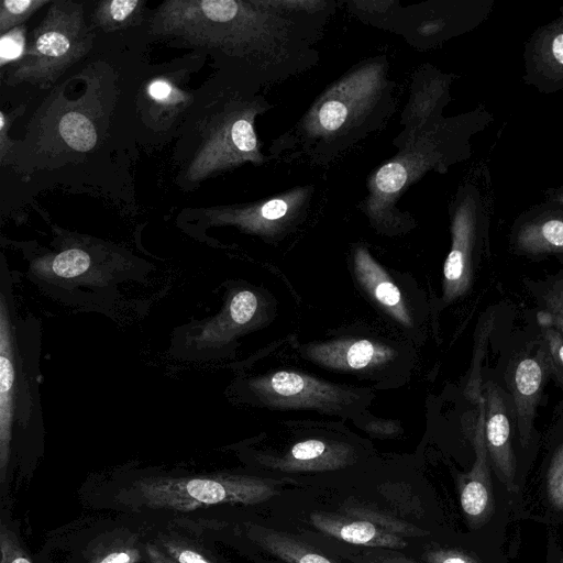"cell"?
I'll use <instances>...</instances> for the list:
<instances>
[{
	"label": "cell",
	"instance_id": "cell-23",
	"mask_svg": "<svg viewBox=\"0 0 563 563\" xmlns=\"http://www.w3.org/2000/svg\"><path fill=\"white\" fill-rule=\"evenodd\" d=\"M144 1L106 0L95 10V20L103 31H115L131 25L141 14Z\"/></svg>",
	"mask_w": 563,
	"mask_h": 563
},
{
	"label": "cell",
	"instance_id": "cell-22",
	"mask_svg": "<svg viewBox=\"0 0 563 563\" xmlns=\"http://www.w3.org/2000/svg\"><path fill=\"white\" fill-rule=\"evenodd\" d=\"M341 510L343 515L367 520L383 530L402 538L428 534V531L368 504L349 500L341 507Z\"/></svg>",
	"mask_w": 563,
	"mask_h": 563
},
{
	"label": "cell",
	"instance_id": "cell-13",
	"mask_svg": "<svg viewBox=\"0 0 563 563\" xmlns=\"http://www.w3.org/2000/svg\"><path fill=\"white\" fill-rule=\"evenodd\" d=\"M258 463L280 472H324L346 467L354 461V450L346 443L306 439L277 454H260Z\"/></svg>",
	"mask_w": 563,
	"mask_h": 563
},
{
	"label": "cell",
	"instance_id": "cell-38",
	"mask_svg": "<svg viewBox=\"0 0 563 563\" xmlns=\"http://www.w3.org/2000/svg\"><path fill=\"white\" fill-rule=\"evenodd\" d=\"M144 554L151 563H178L162 548L155 545L154 543H147L144 545Z\"/></svg>",
	"mask_w": 563,
	"mask_h": 563
},
{
	"label": "cell",
	"instance_id": "cell-37",
	"mask_svg": "<svg viewBox=\"0 0 563 563\" xmlns=\"http://www.w3.org/2000/svg\"><path fill=\"white\" fill-rule=\"evenodd\" d=\"M151 98L156 102L167 103L169 100H175V88L166 80L158 79L151 82L148 88Z\"/></svg>",
	"mask_w": 563,
	"mask_h": 563
},
{
	"label": "cell",
	"instance_id": "cell-39",
	"mask_svg": "<svg viewBox=\"0 0 563 563\" xmlns=\"http://www.w3.org/2000/svg\"><path fill=\"white\" fill-rule=\"evenodd\" d=\"M558 563H563V556H562V559Z\"/></svg>",
	"mask_w": 563,
	"mask_h": 563
},
{
	"label": "cell",
	"instance_id": "cell-16",
	"mask_svg": "<svg viewBox=\"0 0 563 563\" xmlns=\"http://www.w3.org/2000/svg\"><path fill=\"white\" fill-rule=\"evenodd\" d=\"M307 358L320 366L345 372H357L391 361L395 350L367 339H339L305 346Z\"/></svg>",
	"mask_w": 563,
	"mask_h": 563
},
{
	"label": "cell",
	"instance_id": "cell-2",
	"mask_svg": "<svg viewBox=\"0 0 563 563\" xmlns=\"http://www.w3.org/2000/svg\"><path fill=\"white\" fill-rule=\"evenodd\" d=\"M394 81L388 63L378 56L363 60L332 82L295 126L275 140L274 155L290 152L324 165L384 126L395 111Z\"/></svg>",
	"mask_w": 563,
	"mask_h": 563
},
{
	"label": "cell",
	"instance_id": "cell-31",
	"mask_svg": "<svg viewBox=\"0 0 563 563\" xmlns=\"http://www.w3.org/2000/svg\"><path fill=\"white\" fill-rule=\"evenodd\" d=\"M347 558L354 563H418L395 549L385 548H369Z\"/></svg>",
	"mask_w": 563,
	"mask_h": 563
},
{
	"label": "cell",
	"instance_id": "cell-8",
	"mask_svg": "<svg viewBox=\"0 0 563 563\" xmlns=\"http://www.w3.org/2000/svg\"><path fill=\"white\" fill-rule=\"evenodd\" d=\"M312 197V185L299 186L263 201L212 208L206 213L213 224L235 225L251 233L273 236L303 220Z\"/></svg>",
	"mask_w": 563,
	"mask_h": 563
},
{
	"label": "cell",
	"instance_id": "cell-28",
	"mask_svg": "<svg viewBox=\"0 0 563 563\" xmlns=\"http://www.w3.org/2000/svg\"><path fill=\"white\" fill-rule=\"evenodd\" d=\"M140 549L132 539L119 540L102 548L87 563H139Z\"/></svg>",
	"mask_w": 563,
	"mask_h": 563
},
{
	"label": "cell",
	"instance_id": "cell-27",
	"mask_svg": "<svg viewBox=\"0 0 563 563\" xmlns=\"http://www.w3.org/2000/svg\"><path fill=\"white\" fill-rule=\"evenodd\" d=\"M91 260L81 249L65 250L55 255L49 264L56 277L74 278L88 271Z\"/></svg>",
	"mask_w": 563,
	"mask_h": 563
},
{
	"label": "cell",
	"instance_id": "cell-11",
	"mask_svg": "<svg viewBox=\"0 0 563 563\" xmlns=\"http://www.w3.org/2000/svg\"><path fill=\"white\" fill-rule=\"evenodd\" d=\"M475 205L462 197L452 219V243L443 265V297L451 302L463 296L472 284V257L476 236Z\"/></svg>",
	"mask_w": 563,
	"mask_h": 563
},
{
	"label": "cell",
	"instance_id": "cell-25",
	"mask_svg": "<svg viewBox=\"0 0 563 563\" xmlns=\"http://www.w3.org/2000/svg\"><path fill=\"white\" fill-rule=\"evenodd\" d=\"M543 310L538 314L542 328H554L563 334V275L542 296Z\"/></svg>",
	"mask_w": 563,
	"mask_h": 563
},
{
	"label": "cell",
	"instance_id": "cell-29",
	"mask_svg": "<svg viewBox=\"0 0 563 563\" xmlns=\"http://www.w3.org/2000/svg\"><path fill=\"white\" fill-rule=\"evenodd\" d=\"M548 500L556 510L563 511V443L555 450L547 472Z\"/></svg>",
	"mask_w": 563,
	"mask_h": 563
},
{
	"label": "cell",
	"instance_id": "cell-35",
	"mask_svg": "<svg viewBox=\"0 0 563 563\" xmlns=\"http://www.w3.org/2000/svg\"><path fill=\"white\" fill-rule=\"evenodd\" d=\"M545 62L554 70H563V26L552 31L545 43Z\"/></svg>",
	"mask_w": 563,
	"mask_h": 563
},
{
	"label": "cell",
	"instance_id": "cell-21",
	"mask_svg": "<svg viewBox=\"0 0 563 563\" xmlns=\"http://www.w3.org/2000/svg\"><path fill=\"white\" fill-rule=\"evenodd\" d=\"M516 243L528 254L563 253V219L539 220L525 225Z\"/></svg>",
	"mask_w": 563,
	"mask_h": 563
},
{
	"label": "cell",
	"instance_id": "cell-7",
	"mask_svg": "<svg viewBox=\"0 0 563 563\" xmlns=\"http://www.w3.org/2000/svg\"><path fill=\"white\" fill-rule=\"evenodd\" d=\"M0 296V479L3 483L11 456L14 426L25 428L34 409L29 373L13 321L10 287L4 285L3 278Z\"/></svg>",
	"mask_w": 563,
	"mask_h": 563
},
{
	"label": "cell",
	"instance_id": "cell-12",
	"mask_svg": "<svg viewBox=\"0 0 563 563\" xmlns=\"http://www.w3.org/2000/svg\"><path fill=\"white\" fill-rule=\"evenodd\" d=\"M477 406L478 417L474 434L475 462L472 470L463 475L460 481V503L471 528L483 526L495 510L489 457L484 439V396L477 402Z\"/></svg>",
	"mask_w": 563,
	"mask_h": 563
},
{
	"label": "cell",
	"instance_id": "cell-3",
	"mask_svg": "<svg viewBox=\"0 0 563 563\" xmlns=\"http://www.w3.org/2000/svg\"><path fill=\"white\" fill-rule=\"evenodd\" d=\"M269 109L263 96L232 79L201 124L198 144L185 167L186 180L198 183L244 163L263 164L266 157L254 122Z\"/></svg>",
	"mask_w": 563,
	"mask_h": 563
},
{
	"label": "cell",
	"instance_id": "cell-18",
	"mask_svg": "<svg viewBox=\"0 0 563 563\" xmlns=\"http://www.w3.org/2000/svg\"><path fill=\"white\" fill-rule=\"evenodd\" d=\"M353 262L358 282L374 300L398 322L406 327L411 325V318L399 288L368 251L357 247Z\"/></svg>",
	"mask_w": 563,
	"mask_h": 563
},
{
	"label": "cell",
	"instance_id": "cell-1",
	"mask_svg": "<svg viewBox=\"0 0 563 563\" xmlns=\"http://www.w3.org/2000/svg\"><path fill=\"white\" fill-rule=\"evenodd\" d=\"M324 0H189L180 8L181 42L205 47L258 92L314 66L317 44L334 11Z\"/></svg>",
	"mask_w": 563,
	"mask_h": 563
},
{
	"label": "cell",
	"instance_id": "cell-36",
	"mask_svg": "<svg viewBox=\"0 0 563 563\" xmlns=\"http://www.w3.org/2000/svg\"><path fill=\"white\" fill-rule=\"evenodd\" d=\"M545 347L558 365L563 368V334L554 328H542Z\"/></svg>",
	"mask_w": 563,
	"mask_h": 563
},
{
	"label": "cell",
	"instance_id": "cell-34",
	"mask_svg": "<svg viewBox=\"0 0 563 563\" xmlns=\"http://www.w3.org/2000/svg\"><path fill=\"white\" fill-rule=\"evenodd\" d=\"M426 563H481L474 556L456 549L433 548L422 554Z\"/></svg>",
	"mask_w": 563,
	"mask_h": 563
},
{
	"label": "cell",
	"instance_id": "cell-17",
	"mask_svg": "<svg viewBox=\"0 0 563 563\" xmlns=\"http://www.w3.org/2000/svg\"><path fill=\"white\" fill-rule=\"evenodd\" d=\"M310 521L323 533L350 544L395 550L407 545L402 537L351 516L314 511L310 514Z\"/></svg>",
	"mask_w": 563,
	"mask_h": 563
},
{
	"label": "cell",
	"instance_id": "cell-6",
	"mask_svg": "<svg viewBox=\"0 0 563 563\" xmlns=\"http://www.w3.org/2000/svg\"><path fill=\"white\" fill-rule=\"evenodd\" d=\"M453 123L443 120L398 150L380 166L367 183V197L363 211L383 229L408 222L395 203L410 185L424 173L445 167L453 144Z\"/></svg>",
	"mask_w": 563,
	"mask_h": 563
},
{
	"label": "cell",
	"instance_id": "cell-32",
	"mask_svg": "<svg viewBox=\"0 0 563 563\" xmlns=\"http://www.w3.org/2000/svg\"><path fill=\"white\" fill-rule=\"evenodd\" d=\"M26 48L24 30L15 27L1 35L0 40V62L1 66L12 60H19Z\"/></svg>",
	"mask_w": 563,
	"mask_h": 563
},
{
	"label": "cell",
	"instance_id": "cell-20",
	"mask_svg": "<svg viewBox=\"0 0 563 563\" xmlns=\"http://www.w3.org/2000/svg\"><path fill=\"white\" fill-rule=\"evenodd\" d=\"M258 300L254 292L241 290L230 300L228 309L219 320L208 323L197 340L202 343H214L220 341L227 333L229 327H242L250 322L256 313Z\"/></svg>",
	"mask_w": 563,
	"mask_h": 563
},
{
	"label": "cell",
	"instance_id": "cell-26",
	"mask_svg": "<svg viewBox=\"0 0 563 563\" xmlns=\"http://www.w3.org/2000/svg\"><path fill=\"white\" fill-rule=\"evenodd\" d=\"M48 0H3L0 4L1 35L18 27Z\"/></svg>",
	"mask_w": 563,
	"mask_h": 563
},
{
	"label": "cell",
	"instance_id": "cell-24",
	"mask_svg": "<svg viewBox=\"0 0 563 563\" xmlns=\"http://www.w3.org/2000/svg\"><path fill=\"white\" fill-rule=\"evenodd\" d=\"M64 141L77 151L91 150L97 141L92 123L80 113L70 112L63 117L59 124Z\"/></svg>",
	"mask_w": 563,
	"mask_h": 563
},
{
	"label": "cell",
	"instance_id": "cell-5",
	"mask_svg": "<svg viewBox=\"0 0 563 563\" xmlns=\"http://www.w3.org/2000/svg\"><path fill=\"white\" fill-rule=\"evenodd\" d=\"M92 33L84 9L70 1H54L34 30L23 56L12 66L7 84L47 86L88 53Z\"/></svg>",
	"mask_w": 563,
	"mask_h": 563
},
{
	"label": "cell",
	"instance_id": "cell-19",
	"mask_svg": "<svg viewBox=\"0 0 563 563\" xmlns=\"http://www.w3.org/2000/svg\"><path fill=\"white\" fill-rule=\"evenodd\" d=\"M246 534L267 553L286 563H340L288 532L246 523Z\"/></svg>",
	"mask_w": 563,
	"mask_h": 563
},
{
	"label": "cell",
	"instance_id": "cell-4",
	"mask_svg": "<svg viewBox=\"0 0 563 563\" xmlns=\"http://www.w3.org/2000/svg\"><path fill=\"white\" fill-rule=\"evenodd\" d=\"M280 482L240 474L150 476L121 493L122 500L152 510L191 511L223 504L255 505L279 494Z\"/></svg>",
	"mask_w": 563,
	"mask_h": 563
},
{
	"label": "cell",
	"instance_id": "cell-10",
	"mask_svg": "<svg viewBox=\"0 0 563 563\" xmlns=\"http://www.w3.org/2000/svg\"><path fill=\"white\" fill-rule=\"evenodd\" d=\"M448 97V79L434 69H419L413 77L408 102L401 114L404 129L394 139L398 150L430 130L441 120V111Z\"/></svg>",
	"mask_w": 563,
	"mask_h": 563
},
{
	"label": "cell",
	"instance_id": "cell-33",
	"mask_svg": "<svg viewBox=\"0 0 563 563\" xmlns=\"http://www.w3.org/2000/svg\"><path fill=\"white\" fill-rule=\"evenodd\" d=\"M161 548L178 563H212L197 550L175 540H164Z\"/></svg>",
	"mask_w": 563,
	"mask_h": 563
},
{
	"label": "cell",
	"instance_id": "cell-9",
	"mask_svg": "<svg viewBox=\"0 0 563 563\" xmlns=\"http://www.w3.org/2000/svg\"><path fill=\"white\" fill-rule=\"evenodd\" d=\"M252 393L265 405L279 409L332 411L356 395L336 385L294 371H277L250 382Z\"/></svg>",
	"mask_w": 563,
	"mask_h": 563
},
{
	"label": "cell",
	"instance_id": "cell-15",
	"mask_svg": "<svg viewBox=\"0 0 563 563\" xmlns=\"http://www.w3.org/2000/svg\"><path fill=\"white\" fill-rule=\"evenodd\" d=\"M485 400L484 439L488 457L499 479L511 490L516 463L511 443V424L503 390L492 382L483 391Z\"/></svg>",
	"mask_w": 563,
	"mask_h": 563
},
{
	"label": "cell",
	"instance_id": "cell-30",
	"mask_svg": "<svg viewBox=\"0 0 563 563\" xmlns=\"http://www.w3.org/2000/svg\"><path fill=\"white\" fill-rule=\"evenodd\" d=\"M0 563H32L16 534L4 523L0 528Z\"/></svg>",
	"mask_w": 563,
	"mask_h": 563
},
{
	"label": "cell",
	"instance_id": "cell-14",
	"mask_svg": "<svg viewBox=\"0 0 563 563\" xmlns=\"http://www.w3.org/2000/svg\"><path fill=\"white\" fill-rule=\"evenodd\" d=\"M551 365L550 354L543 346L534 354L519 358L511 372L510 388L517 430L523 446L529 443L537 404Z\"/></svg>",
	"mask_w": 563,
	"mask_h": 563
}]
</instances>
